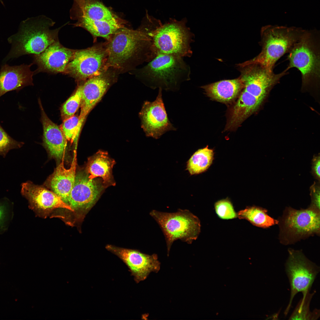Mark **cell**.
<instances>
[{"instance_id":"obj_12","label":"cell","mask_w":320,"mask_h":320,"mask_svg":"<svg viewBox=\"0 0 320 320\" xmlns=\"http://www.w3.org/2000/svg\"><path fill=\"white\" fill-rule=\"evenodd\" d=\"M281 232L287 242L319 234V211L310 207L305 209L288 208L281 221Z\"/></svg>"},{"instance_id":"obj_19","label":"cell","mask_w":320,"mask_h":320,"mask_svg":"<svg viewBox=\"0 0 320 320\" xmlns=\"http://www.w3.org/2000/svg\"><path fill=\"white\" fill-rule=\"evenodd\" d=\"M74 154L70 168L67 169L65 167L63 159L47 182V186L51 191L68 204L70 194L74 185L76 173V151Z\"/></svg>"},{"instance_id":"obj_32","label":"cell","mask_w":320,"mask_h":320,"mask_svg":"<svg viewBox=\"0 0 320 320\" xmlns=\"http://www.w3.org/2000/svg\"><path fill=\"white\" fill-rule=\"evenodd\" d=\"M311 203L310 207L320 210V182H315L310 188Z\"/></svg>"},{"instance_id":"obj_31","label":"cell","mask_w":320,"mask_h":320,"mask_svg":"<svg viewBox=\"0 0 320 320\" xmlns=\"http://www.w3.org/2000/svg\"><path fill=\"white\" fill-rule=\"evenodd\" d=\"M23 144L9 135L0 124V156L5 157L10 151L19 148Z\"/></svg>"},{"instance_id":"obj_1","label":"cell","mask_w":320,"mask_h":320,"mask_svg":"<svg viewBox=\"0 0 320 320\" xmlns=\"http://www.w3.org/2000/svg\"><path fill=\"white\" fill-rule=\"evenodd\" d=\"M241 91L229 112L225 131L234 130L256 112L272 88L285 75L275 73L257 63L241 67Z\"/></svg>"},{"instance_id":"obj_5","label":"cell","mask_w":320,"mask_h":320,"mask_svg":"<svg viewBox=\"0 0 320 320\" xmlns=\"http://www.w3.org/2000/svg\"><path fill=\"white\" fill-rule=\"evenodd\" d=\"M305 31L294 27L270 25L263 27L260 32V52L254 58L240 65L258 63L273 71L276 62L284 55L288 53Z\"/></svg>"},{"instance_id":"obj_16","label":"cell","mask_w":320,"mask_h":320,"mask_svg":"<svg viewBox=\"0 0 320 320\" xmlns=\"http://www.w3.org/2000/svg\"><path fill=\"white\" fill-rule=\"evenodd\" d=\"M105 248L125 264L137 283L145 280L151 272L159 270L160 263L156 254L150 255L138 250L111 244L107 245Z\"/></svg>"},{"instance_id":"obj_24","label":"cell","mask_w":320,"mask_h":320,"mask_svg":"<svg viewBox=\"0 0 320 320\" xmlns=\"http://www.w3.org/2000/svg\"><path fill=\"white\" fill-rule=\"evenodd\" d=\"M126 23L125 20L116 15L109 20H79L72 25L74 27H81L87 31L95 41L98 37L108 40L117 30L124 27Z\"/></svg>"},{"instance_id":"obj_10","label":"cell","mask_w":320,"mask_h":320,"mask_svg":"<svg viewBox=\"0 0 320 320\" xmlns=\"http://www.w3.org/2000/svg\"><path fill=\"white\" fill-rule=\"evenodd\" d=\"M289 256L285 264L286 273L290 287L289 303L284 312L288 314L295 295L299 292L303 295L310 291L319 273L320 267L309 260L301 251L288 250Z\"/></svg>"},{"instance_id":"obj_30","label":"cell","mask_w":320,"mask_h":320,"mask_svg":"<svg viewBox=\"0 0 320 320\" xmlns=\"http://www.w3.org/2000/svg\"><path fill=\"white\" fill-rule=\"evenodd\" d=\"M214 206L216 212L220 218L228 220L237 217V213L228 198L218 201L215 202Z\"/></svg>"},{"instance_id":"obj_14","label":"cell","mask_w":320,"mask_h":320,"mask_svg":"<svg viewBox=\"0 0 320 320\" xmlns=\"http://www.w3.org/2000/svg\"><path fill=\"white\" fill-rule=\"evenodd\" d=\"M119 73L109 68L100 74L79 83L81 92L79 124L82 125L86 117L116 80Z\"/></svg>"},{"instance_id":"obj_7","label":"cell","mask_w":320,"mask_h":320,"mask_svg":"<svg viewBox=\"0 0 320 320\" xmlns=\"http://www.w3.org/2000/svg\"><path fill=\"white\" fill-rule=\"evenodd\" d=\"M186 19L178 21L171 19L163 24L159 20L151 31L153 50L158 54H165L184 57L193 54L191 45L194 36L186 25Z\"/></svg>"},{"instance_id":"obj_28","label":"cell","mask_w":320,"mask_h":320,"mask_svg":"<svg viewBox=\"0 0 320 320\" xmlns=\"http://www.w3.org/2000/svg\"><path fill=\"white\" fill-rule=\"evenodd\" d=\"M81 92L79 85L74 92L62 105L61 115L63 121L73 116L80 106Z\"/></svg>"},{"instance_id":"obj_22","label":"cell","mask_w":320,"mask_h":320,"mask_svg":"<svg viewBox=\"0 0 320 320\" xmlns=\"http://www.w3.org/2000/svg\"><path fill=\"white\" fill-rule=\"evenodd\" d=\"M115 164L107 152L99 150L88 159L85 171L90 179L99 178L107 187L114 186L112 169Z\"/></svg>"},{"instance_id":"obj_6","label":"cell","mask_w":320,"mask_h":320,"mask_svg":"<svg viewBox=\"0 0 320 320\" xmlns=\"http://www.w3.org/2000/svg\"><path fill=\"white\" fill-rule=\"evenodd\" d=\"M320 44L319 31L305 30L288 52L289 63L286 69L295 68L300 71L303 87L319 81Z\"/></svg>"},{"instance_id":"obj_2","label":"cell","mask_w":320,"mask_h":320,"mask_svg":"<svg viewBox=\"0 0 320 320\" xmlns=\"http://www.w3.org/2000/svg\"><path fill=\"white\" fill-rule=\"evenodd\" d=\"M154 26L153 21L145 18L137 30L124 27L117 30L106 42L108 53L107 68L123 72L153 59L156 55L150 33Z\"/></svg>"},{"instance_id":"obj_17","label":"cell","mask_w":320,"mask_h":320,"mask_svg":"<svg viewBox=\"0 0 320 320\" xmlns=\"http://www.w3.org/2000/svg\"><path fill=\"white\" fill-rule=\"evenodd\" d=\"M76 50L65 47L59 41L55 42L41 53L33 55L32 64L37 67L34 74L41 72L63 74Z\"/></svg>"},{"instance_id":"obj_13","label":"cell","mask_w":320,"mask_h":320,"mask_svg":"<svg viewBox=\"0 0 320 320\" xmlns=\"http://www.w3.org/2000/svg\"><path fill=\"white\" fill-rule=\"evenodd\" d=\"M162 89L153 102L145 101L139 113L141 126L146 136L158 139L165 133L176 128L168 118L162 97Z\"/></svg>"},{"instance_id":"obj_29","label":"cell","mask_w":320,"mask_h":320,"mask_svg":"<svg viewBox=\"0 0 320 320\" xmlns=\"http://www.w3.org/2000/svg\"><path fill=\"white\" fill-rule=\"evenodd\" d=\"M81 127L79 116L76 115L63 121L60 127L66 140L71 143L77 140Z\"/></svg>"},{"instance_id":"obj_26","label":"cell","mask_w":320,"mask_h":320,"mask_svg":"<svg viewBox=\"0 0 320 320\" xmlns=\"http://www.w3.org/2000/svg\"><path fill=\"white\" fill-rule=\"evenodd\" d=\"M214 150L205 147L198 149L187 162L186 170L191 175H196L206 171L214 159Z\"/></svg>"},{"instance_id":"obj_15","label":"cell","mask_w":320,"mask_h":320,"mask_svg":"<svg viewBox=\"0 0 320 320\" xmlns=\"http://www.w3.org/2000/svg\"><path fill=\"white\" fill-rule=\"evenodd\" d=\"M21 193L28 200L30 208L40 217L45 218L57 208L73 211L69 205L53 191L31 181L22 184Z\"/></svg>"},{"instance_id":"obj_20","label":"cell","mask_w":320,"mask_h":320,"mask_svg":"<svg viewBox=\"0 0 320 320\" xmlns=\"http://www.w3.org/2000/svg\"><path fill=\"white\" fill-rule=\"evenodd\" d=\"M39 103L44 145L52 157L59 160L63 159L67 141L60 127L49 119Z\"/></svg>"},{"instance_id":"obj_25","label":"cell","mask_w":320,"mask_h":320,"mask_svg":"<svg viewBox=\"0 0 320 320\" xmlns=\"http://www.w3.org/2000/svg\"><path fill=\"white\" fill-rule=\"evenodd\" d=\"M267 210L256 206L247 207L239 211L237 217L245 219L253 225L262 228H268L278 224L279 221L269 216Z\"/></svg>"},{"instance_id":"obj_4","label":"cell","mask_w":320,"mask_h":320,"mask_svg":"<svg viewBox=\"0 0 320 320\" xmlns=\"http://www.w3.org/2000/svg\"><path fill=\"white\" fill-rule=\"evenodd\" d=\"M148 63L137 70V76L152 89L176 91L190 80V67L183 57L159 54Z\"/></svg>"},{"instance_id":"obj_21","label":"cell","mask_w":320,"mask_h":320,"mask_svg":"<svg viewBox=\"0 0 320 320\" xmlns=\"http://www.w3.org/2000/svg\"><path fill=\"white\" fill-rule=\"evenodd\" d=\"M70 12L71 20H109L115 15L98 0H73Z\"/></svg>"},{"instance_id":"obj_8","label":"cell","mask_w":320,"mask_h":320,"mask_svg":"<svg viewBox=\"0 0 320 320\" xmlns=\"http://www.w3.org/2000/svg\"><path fill=\"white\" fill-rule=\"evenodd\" d=\"M150 215L163 231L168 255L175 241L180 239L191 244L197 239L200 232L199 219L188 210L179 209L177 212L173 213L153 210Z\"/></svg>"},{"instance_id":"obj_3","label":"cell","mask_w":320,"mask_h":320,"mask_svg":"<svg viewBox=\"0 0 320 320\" xmlns=\"http://www.w3.org/2000/svg\"><path fill=\"white\" fill-rule=\"evenodd\" d=\"M55 23L42 16L28 19L20 23L18 31L7 39L10 49L2 62L26 55L39 54L52 43L59 41L58 33L61 27L51 29Z\"/></svg>"},{"instance_id":"obj_27","label":"cell","mask_w":320,"mask_h":320,"mask_svg":"<svg viewBox=\"0 0 320 320\" xmlns=\"http://www.w3.org/2000/svg\"><path fill=\"white\" fill-rule=\"evenodd\" d=\"M308 292L303 294L295 309L289 317L292 320H316L320 316V311L315 309L313 311L310 310V304L314 293Z\"/></svg>"},{"instance_id":"obj_23","label":"cell","mask_w":320,"mask_h":320,"mask_svg":"<svg viewBox=\"0 0 320 320\" xmlns=\"http://www.w3.org/2000/svg\"><path fill=\"white\" fill-rule=\"evenodd\" d=\"M243 87L239 77L233 79L221 80L201 87L211 99L225 104L234 102L239 96Z\"/></svg>"},{"instance_id":"obj_11","label":"cell","mask_w":320,"mask_h":320,"mask_svg":"<svg viewBox=\"0 0 320 320\" xmlns=\"http://www.w3.org/2000/svg\"><path fill=\"white\" fill-rule=\"evenodd\" d=\"M106 187L101 178L89 179L85 170L76 173L68 202L73 213L74 221L83 220Z\"/></svg>"},{"instance_id":"obj_9","label":"cell","mask_w":320,"mask_h":320,"mask_svg":"<svg viewBox=\"0 0 320 320\" xmlns=\"http://www.w3.org/2000/svg\"><path fill=\"white\" fill-rule=\"evenodd\" d=\"M108 55L106 42L97 43L85 49H76L63 74L73 78L78 83H81L108 69L106 65Z\"/></svg>"},{"instance_id":"obj_34","label":"cell","mask_w":320,"mask_h":320,"mask_svg":"<svg viewBox=\"0 0 320 320\" xmlns=\"http://www.w3.org/2000/svg\"><path fill=\"white\" fill-rule=\"evenodd\" d=\"M3 207L0 203V222L3 218L4 216V209Z\"/></svg>"},{"instance_id":"obj_33","label":"cell","mask_w":320,"mask_h":320,"mask_svg":"<svg viewBox=\"0 0 320 320\" xmlns=\"http://www.w3.org/2000/svg\"><path fill=\"white\" fill-rule=\"evenodd\" d=\"M311 173L318 181L320 180V158L319 153L313 156L311 161Z\"/></svg>"},{"instance_id":"obj_18","label":"cell","mask_w":320,"mask_h":320,"mask_svg":"<svg viewBox=\"0 0 320 320\" xmlns=\"http://www.w3.org/2000/svg\"><path fill=\"white\" fill-rule=\"evenodd\" d=\"M33 64L11 66L3 63L0 69V97L10 91L19 92L25 87L33 84Z\"/></svg>"}]
</instances>
